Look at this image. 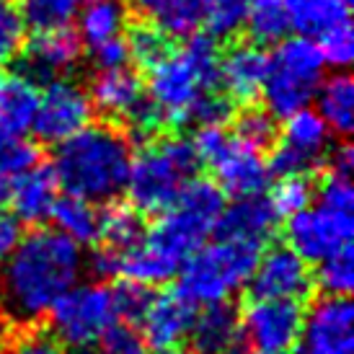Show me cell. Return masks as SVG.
<instances>
[{"instance_id": "cell-37", "label": "cell", "mask_w": 354, "mask_h": 354, "mask_svg": "<svg viewBox=\"0 0 354 354\" xmlns=\"http://www.w3.org/2000/svg\"><path fill=\"white\" fill-rule=\"evenodd\" d=\"M153 297V290L148 285H140V282H129L124 279L117 290H111V300H114V315L122 324L138 326L140 318L145 315Z\"/></svg>"}, {"instance_id": "cell-28", "label": "cell", "mask_w": 354, "mask_h": 354, "mask_svg": "<svg viewBox=\"0 0 354 354\" xmlns=\"http://www.w3.org/2000/svg\"><path fill=\"white\" fill-rule=\"evenodd\" d=\"M145 220L138 207L129 202H106L99 212V241L104 246H111L117 251H127L145 236Z\"/></svg>"}, {"instance_id": "cell-19", "label": "cell", "mask_w": 354, "mask_h": 354, "mask_svg": "<svg viewBox=\"0 0 354 354\" xmlns=\"http://www.w3.org/2000/svg\"><path fill=\"white\" fill-rule=\"evenodd\" d=\"M57 176L52 166L44 163H34L24 174L10 178V212L19 217L21 223H29V225H39L44 220H50L52 205L57 194Z\"/></svg>"}, {"instance_id": "cell-5", "label": "cell", "mask_w": 354, "mask_h": 354, "mask_svg": "<svg viewBox=\"0 0 354 354\" xmlns=\"http://www.w3.org/2000/svg\"><path fill=\"white\" fill-rule=\"evenodd\" d=\"M261 243L241 238H220L197 248L178 269V292L192 305H209L230 300L254 274Z\"/></svg>"}, {"instance_id": "cell-15", "label": "cell", "mask_w": 354, "mask_h": 354, "mask_svg": "<svg viewBox=\"0 0 354 354\" xmlns=\"http://www.w3.org/2000/svg\"><path fill=\"white\" fill-rule=\"evenodd\" d=\"M209 168L215 171V184L220 187V192L230 199L264 194L269 178H272L269 163L264 160L261 150L243 145L236 138H230L225 150L209 163Z\"/></svg>"}, {"instance_id": "cell-47", "label": "cell", "mask_w": 354, "mask_h": 354, "mask_svg": "<svg viewBox=\"0 0 354 354\" xmlns=\"http://www.w3.org/2000/svg\"><path fill=\"white\" fill-rule=\"evenodd\" d=\"M326 163H328V171H334V174H344V176H352V168H354L352 145H349V142H342V145H336L334 150H328Z\"/></svg>"}, {"instance_id": "cell-14", "label": "cell", "mask_w": 354, "mask_h": 354, "mask_svg": "<svg viewBox=\"0 0 354 354\" xmlns=\"http://www.w3.org/2000/svg\"><path fill=\"white\" fill-rule=\"evenodd\" d=\"M251 297H272V300H305L313 290V272L308 261L290 246H272L259 254L254 274L248 279Z\"/></svg>"}, {"instance_id": "cell-31", "label": "cell", "mask_w": 354, "mask_h": 354, "mask_svg": "<svg viewBox=\"0 0 354 354\" xmlns=\"http://www.w3.org/2000/svg\"><path fill=\"white\" fill-rule=\"evenodd\" d=\"M83 0H19L21 19L34 31L65 29L78 19V10Z\"/></svg>"}, {"instance_id": "cell-24", "label": "cell", "mask_w": 354, "mask_h": 354, "mask_svg": "<svg viewBox=\"0 0 354 354\" xmlns=\"http://www.w3.org/2000/svg\"><path fill=\"white\" fill-rule=\"evenodd\" d=\"M142 19L168 37H192L205 19L207 0H129Z\"/></svg>"}, {"instance_id": "cell-48", "label": "cell", "mask_w": 354, "mask_h": 354, "mask_svg": "<svg viewBox=\"0 0 354 354\" xmlns=\"http://www.w3.org/2000/svg\"><path fill=\"white\" fill-rule=\"evenodd\" d=\"M220 354H256V352L248 344H241V342H236V344H230L227 349H223Z\"/></svg>"}, {"instance_id": "cell-17", "label": "cell", "mask_w": 354, "mask_h": 354, "mask_svg": "<svg viewBox=\"0 0 354 354\" xmlns=\"http://www.w3.org/2000/svg\"><path fill=\"white\" fill-rule=\"evenodd\" d=\"M197 313V305H192L178 290L171 292H153L145 315L140 318V334L145 344L163 349V346H178L189 336L192 321Z\"/></svg>"}, {"instance_id": "cell-26", "label": "cell", "mask_w": 354, "mask_h": 354, "mask_svg": "<svg viewBox=\"0 0 354 354\" xmlns=\"http://www.w3.org/2000/svg\"><path fill=\"white\" fill-rule=\"evenodd\" d=\"M50 220L55 230L75 241L78 246H91L99 241V209L86 199L73 194L57 197L52 205Z\"/></svg>"}, {"instance_id": "cell-12", "label": "cell", "mask_w": 354, "mask_h": 354, "mask_svg": "<svg viewBox=\"0 0 354 354\" xmlns=\"http://www.w3.org/2000/svg\"><path fill=\"white\" fill-rule=\"evenodd\" d=\"M91 117L93 104L88 99V91L68 78H55L50 80L44 93H39L31 132L44 145H59L62 140L88 127Z\"/></svg>"}, {"instance_id": "cell-34", "label": "cell", "mask_w": 354, "mask_h": 354, "mask_svg": "<svg viewBox=\"0 0 354 354\" xmlns=\"http://www.w3.org/2000/svg\"><path fill=\"white\" fill-rule=\"evenodd\" d=\"M251 0H207L205 19L207 34L215 39H230L243 29Z\"/></svg>"}, {"instance_id": "cell-6", "label": "cell", "mask_w": 354, "mask_h": 354, "mask_svg": "<svg viewBox=\"0 0 354 354\" xmlns=\"http://www.w3.org/2000/svg\"><path fill=\"white\" fill-rule=\"evenodd\" d=\"M199 156L187 138H163L150 142L138 158H132L127 176L129 205L142 215L163 212L178 197L181 187L197 176Z\"/></svg>"}, {"instance_id": "cell-16", "label": "cell", "mask_w": 354, "mask_h": 354, "mask_svg": "<svg viewBox=\"0 0 354 354\" xmlns=\"http://www.w3.org/2000/svg\"><path fill=\"white\" fill-rule=\"evenodd\" d=\"M80 55H83V41L75 31L65 29H50V31H37V37L26 44L24 52V62H21V73L37 80H50L59 78L62 73L78 65Z\"/></svg>"}, {"instance_id": "cell-13", "label": "cell", "mask_w": 354, "mask_h": 354, "mask_svg": "<svg viewBox=\"0 0 354 354\" xmlns=\"http://www.w3.org/2000/svg\"><path fill=\"white\" fill-rule=\"evenodd\" d=\"M305 354H354V305L349 297L321 295L303 313Z\"/></svg>"}, {"instance_id": "cell-20", "label": "cell", "mask_w": 354, "mask_h": 354, "mask_svg": "<svg viewBox=\"0 0 354 354\" xmlns=\"http://www.w3.org/2000/svg\"><path fill=\"white\" fill-rule=\"evenodd\" d=\"M277 212L269 205L264 194L256 197L233 199V205L223 209V215L215 225V236L220 238H241V241H254L264 246L269 236L277 227Z\"/></svg>"}, {"instance_id": "cell-49", "label": "cell", "mask_w": 354, "mask_h": 354, "mask_svg": "<svg viewBox=\"0 0 354 354\" xmlns=\"http://www.w3.org/2000/svg\"><path fill=\"white\" fill-rule=\"evenodd\" d=\"M8 194H10V181L0 176V207H6V202H8Z\"/></svg>"}, {"instance_id": "cell-50", "label": "cell", "mask_w": 354, "mask_h": 354, "mask_svg": "<svg viewBox=\"0 0 354 354\" xmlns=\"http://www.w3.org/2000/svg\"><path fill=\"white\" fill-rule=\"evenodd\" d=\"M153 354H194V352H187V349H178V346H163V349H156Z\"/></svg>"}, {"instance_id": "cell-1", "label": "cell", "mask_w": 354, "mask_h": 354, "mask_svg": "<svg viewBox=\"0 0 354 354\" xmlns=\"http://www.w3.org/2000/svg\"><path fill=\"white\" fill-rule=\"evenodd\" d=\"M225 209V194L215 181L189 178L178 197L158 212V223L140 243L122 251L119 277L140 285H163L178 274L181 264L215 233Z\"/></svg>"}, {"instance_id": "cell-21", "label": "cell", "mask_w": 354, "mask_h": 354, "mask_svg": "<svg viewBox=\"0 0 354 354\" xmlns=\"http://www.w3.org/2000/svg\"><path fill=\"white\" fill-rule=\"evenodd\" d=\"M238 336H241V313L233 308V303L220 300L202 305V310L194 313L187 339H192L194 354H220L230 344H236Z\"/></svg>"}, {"instance_id": "cell-23", "label": "cell", "mask_w": 354, "mask_h": 354, "mask_svg": "<svg viewBox=\"0 0 354 354\" xmlns=\"http://www.w3.org/2000/svg\"><path fill=\"white\" fill-rule=\"evenodd\" d=\"M39 104L37 83L24 73H0V132L24 138Z\"/></svg>"}, {"instance_id": "cell-4", "label": "cell", "mask_w": 354, "mask_h": 354, "mask_svg": "<svg viewBox=\"0 0 354 354\" xmlns=\"http://www.w3.org/2000/svg\"><path fill=\"white\" fill-rule=\"evenodd\" d=\"M148 99L171 127L192 122L197 101L220 91V50L209 34H192L148 70Z\"/></svg>"}, {"instance_id": "cell-25", "label": "cell", "mask_w": 354, "mask_h": 354, "mask_svg": "<svg viewBox=\"0 0 354 354\" xmlns=\"http://www.w3.org/2000/svg\"><path fill=\"white\" fill-rule=\"evenodd\" d=\"M318 114L334 135H349L354 127V83L346 73L324 78L315 93Z\"/></svg>"}, {"instance_id": "cell-9", "label": "cell", "mask_w": 354, "mask_h": 354, "mask_svg": "<svg viewBox=\"0 0 354 354\" xmlns=\"http://www.w3.org/2000/svg\"><path fill=\"white\" fill-rule=\"evenodd\" d=\"M328 140L331 129L326 127L318 111L300 109L285 119L282 135H277L269 158V174L272 176H308L313 168H318L328 156Z\"/></svg>"}, {"instance_id": "cell-39", "label": "cell", "mask_w": 354, "mask_h": 354, "mask_svg": "<svg viewBox=\"0 0 354 354\" xmlns=\"http://www.w3.org/2000/svg\"><path fill=\"white\" fill-rule=\"evenodd\" d=\"M34 163H37V148L34 145H29L24 138L0 132V176L10 181Z\"/></svg>"}, {"instance_id": "cell-29", "label": "cell", "mask_w": 354, "mask_h": 354, "mask_svg": "<svg viewBox=\"0 0 354 354\" xmlns=\"http://www.w3.org/2000/svg\"><path fill=\"white\" fill-rule=\"evenodd\" d=\"M80 19V39L83 44H99L111 37H119L124 29L127 10L122 6V0H83L78 10Z\"/></svg>"}, {"instance_id": "cell-30", "label": "cell", "mask_w": 354, "mask_h": 354, "mask_svg": "<svg viewBox=\"0 0 354 354\" xmlns=\"http://www.w3.org/2000/svg\"><path fill=\"white\" fill-rule=\"evenodd\" d=\"M248 37L254 44H277L292 29L287 0H251L248 3L246 24Z\"/></svg>"}, {"instance_id": "cell-40", "label": "cell", "mask_w": 354, "mask_h": 354, "mask_svg": "<svg viewBox=\"0 0 354 354\" xmlns=\"http://www.w3.org/2000/svg\"><path fill=\"white\" fill-rule=\"evenodd\" d=\"M318 50L324 55L326 65H331V68H339L344 70L354 57V34H352V24L346 21L342 26H334V29H328L326 34L318 37Z\"/></svg>"}, {"instance_id": "cell-27", "label": "cell", "mask_w": 354, "mask_h": 354, "mask_svg": "<svg viewBox=\"0 0 354 354\" xmlns=\"http://www.w3.org/2000/svg\"><path fill=\"white\" fill-rule=\"evenodd\" d=\"M292 29L300 31V37L318 39L334 26H342L349 21L352 0H287Z\"/></svg>"}, {"instance_id": "cell-52", "label": "cell", "mask_w": 354, "mask_h": 354, "mask_svg": "<svg viewBox=\"0 0 354 354\" xmlns=\"http://www.w3.org/2000/svg\"><path fill=\"white\" fill-rule=\"evenodd\" d=\"M0 354H3V352H0Z\"/></svg>"}, {"instance_id": "cell-8", "label": "cell", "mask_w": 354, "mask_h": 354, "mask_svg": "<svg viewBox=\"0 0 354 354\" xmlns=\"http://www.w3.org/2000/svg\"><path fill=\"white\" fill-rule=\"evenodd\" d=\"M50 331L65 349L88 352L114 321V300L106 282H75L47 313Z\"/></svg>"}, {"instance_id": "cell-44", "label": "cell", "mask_w": 354, "mask_h": 354, "mask_svg": "<svg viewBox=\"0 0 354 354\" xmlns=\"http://www.w3.org/2000/svg\"><path fill=\"white\" fill-rule=\"evenodd\" d=\"M119 261H122V251L101 243L88 256H83V269H88L96 282H106L119 277Z\"/></svg>"}, {"instance_id": "cell-41", "label": "cell", "mask_w": 354, "mask_h": 354, "mask_svg": "<svg viewBox=\"0 0 354 354\" xmlns=\"http://www.w3.org/2000/svg\"><path fill=\"white\" fill-rule=\"evenodd\" d=\"M99 346L101 354H148V344L138 331V326L122 324V321H114L109 326Z\"/></svg>"}, {"instance_id": "cell-2", "label": "cell", "mask_w": 354, "mask_h": 354, "mask_svg": "<svg viewBox=\"0 0 354 354\" xmlns=\"http://www.w3.org/2000/svg\"><path fill=\"white\" fill-rule=\"evenodd\" d=\"M83 251L55 227L24 233L13 254L0 264V313L13 324L34 326L52 305L80 282Z\"/></svg>"}, {"instance_id": "cell-22", "label": "cell", "mask_w": 354, "mask_h": 354, "mask_svg": "<svg viewBox=\"0 0 354 354\" xmlns=\"http://www.w3.org/2000/svg\"><path fill=\"white\" fill-rule=\"evenodd\" d=\"M142 96H145L142 80L127 65L124 68L99 70L93 75V80H91V91H88L91 104L99 109V111L109 114V117L124 119L129 109L135 106Z\"/></svg>"}, {"instance_id": "cell-45", "label": "cell", "mask_w": 354, "mask_h": 354, "mask_svg": "<svg viewBox=\"0 0 354 354\" xmlns=\"http://www.w3.org/2000/svg\"><path fill=\"white\" fill-rule=\"evenodd\" d=\"M93 52V65L99 70L109 68H124L129 62V50H127V39L119 34V37H111L106 41H99L91 47Z\"/></svg>"}, {"instance_id": "cell-33", "label": "cell", "mask_w": 354, "mask_h": 354, "mask_svg": "<svg viewBox=\"0 0 354 354\" xmlns=\"http://www.w3.org/2000/svg\"><path fill=\"white\" fill-rule=\"evenodd\" d=\"M127 50L129 59H135L140 68L150 70L174 50V44H171V37H168L166 31H160L158 26L145 21V24H140V26L129 31Z\"/></svg>"}, {"instance_id": "cell-38", "label": "cell", "mask_w": 354, "mask_h": 354, "mask_svg": "<svg viewBox=\"0 0 354 354\" xmlns=\"http://www.w3.org/2000/svg\"><path fill=\"white\" fill-rule=\"evenodd\" d=\"M26 24L13 0H0V65H6L24 50Z\"/></svg>"}, {"instance_id": "cell-36", "label": "cell", "mask_w": 354, "mask_h": 354, "mask_svg": "<svg viewBox=\"0 0 354 354\" xmlns=\"http://www.w3.org/2000/svg\"><path fill=\"white\" fill-rule=\"evenodd\" d=\"M315 189L310 187L308 176H279L277 187L269 194V205L274 207L277 217H290L305 209L313 202Z\"/></svg>"}, {"instance_id": "cell-42", "label": "cell", "mask_w": 354, "mask_h": 354, "mask_svg": "<svg viewBox=\"0 0 354 354\" xmlns=\"http://www.w3.org/2000/svg\"><path fill=\"white\" fill-rule=\"evenodd\" d=\"M315 194H318V202H321V205L352 212L354 187H352V178L344 176V174H334V171H328V174L324 176V181H321V187L315 189Z\"/></svg>"}, {"instance_id": "cell-10", "label": "cell", "mask_w": 354, "mask_h": 354, "mask_svg": "<svg viewBox=\"0 0 354 354\" xmlns=\"http://www.w3.org/2000/svg\"><path fill=\"white\" fill-rule=\"evenodd\" d=\"M287 246L300 259L318 264L328 256L339 254L352 246L354 220L352 212L334 209L326 205H308L305 209L287 217Z\"/></svg>"}, {"instance_id": "cell-7", "label": "cell", "mask_w": 354, "mask_h": 354, "mask_svg": "<svg viewBox=\"0 0 354 354\" xmlns=\"http://www.w3.org/2000/svg\"><path fill=\"white\" fill-rule=\"evenodd\" d=\"M326 59L310 37H292L277 41L274 55L269 57L266 80L261 86L266 111L274 119H287L305 109L318 93L324 80Z\"/></svg>"}, {"instance_id": "cell-32", "label": "cell", "mask_w": 354, "mask_h": 354, "mask_svg": "<svg viewBox=\"0 0 354 354\" xmlns=\"http://www.w3.org/2000/svg\"><path fill=\"white\" fill-rule=\"evenodd\" d=\"M313 285L324 295H342L349 297L354 287V254L352 246L318 261V272L313 274Z\"/></svg>"}, {"instance_id": "cell-51", "label": "cell", "mask_w": 354, "mask_h": 354, "mask_svg": "<svg viewBox=\"0 0 354 354\" xmlns=\"http://www.w3.org/2000/svg\"><path fill=\"white\" fill-rule=\"evenodd\" d=\"M0 315H3V313H0ZM0 328H3V318H0Z\"/></svg>"}, {"instance_id": "cell-43", "label": "cell", "mask_w": 354, "mask_h": 354, "mask_svg": "<svg viewBox=\"0 0 354 354\" xmlns=\"http://www.w3.org/2000/svg\"><path fill=\"white\" fill-rule=\"evenodd\" d=\"M8 354H68V349L52 336V331L26 328L10 342Z\"/></svg>"}, {"instance_id": "cell-46", "label": "cell", "mask_w": 354, "mask_h": 354, "mask_svg": "<svg viewBox=\"0 0 354 354\" xmlns=\"http://www.w3.org/2000/svg\"><path fill=\"white\" fill-rule=\"evenodd\" d=\"M21 238H24V223L10 209L0 207V264L13 254Z\"/></svg>"}, {"instance_id": "cell-3", "label": "cell", "mask_w": 354, "mask_h": 354, "mask_svg": "<svg viewBox=\"0 0 354 354\" xmlns=\"http://www.w3.org/2000/svg\"><path fill=\"white\" fill-rule=\"evenodd\" d=\"M132 158L127 132L114 124H88L59 142L52 171L65 194L106 205L127 187Z\"/></svg>"}, {"instance_id": "cell-35", "label": "cell", "mask_w": 354, "mask_h": 354, "mask_svg": "<svg viewBox=\"0 0 354 354\" xmlns=\"http://www.w3.org/2000/svg\"><path fill=\"white\" fill-rule=\"evenodd\" d=\"M277 135H279L277 119L266 109L248 106L236 117V135L233 138L241 140L243 145H251V148L264 153L266 148H272L277 142Z\"/></svg>"}, {"instance_id": "cell-18", "label": "cell", "mask_w": 354, "mask_h": 354, "mask_svg": "<svg viewBox=\"0 0 354 354\" xmlns=\"http://www.w3.org/2000/svg\"><path fill=\"white\" fill-rule=\"evenodd\" d=\"M269 70V55L261 44L238 41L225 55H220V88L230 101L251 104L261 96V86Z\"/></svg>"}, {"instance_id": "cell-11", "label": "cell", "mask_w": 354, "mask_h": 354, "mask_svg": "<svg viewBox=\"0 0 354 354\" xmlns=\"http://www.w3.org/2000/svg\"><path fill=\"white\" fill-rule=\"evenodd\" d=\"M303 308L295 300L251 297L241 315V331L259 354H290L300 342Z\"/></svg>"}]
</instances>
